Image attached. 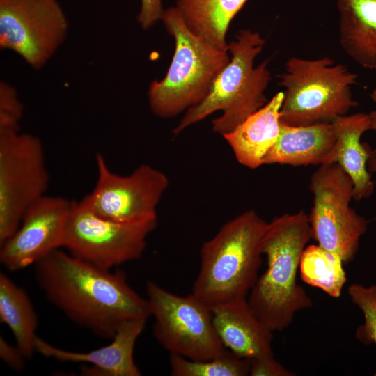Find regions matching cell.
<instances>
[{"label":"cell","mask_w":376,"mask_h":376,"mask_svg":"<svg viewBox=\"0 0 376 376\" xmlns=\"http://www.w3.org/2000/svg\"><path fill=\"white\" fill-rule=\"evenodd\" d=\"M33 265L47 300L97 336L111 340L125 321L151 316L148 299L130 286L120 270L97 267L58 249Z\"/></svg>","instance_id":"cell-1"},{"label":"cell","mask_w":376,"mask_h":376,"mask_svg":"<svg viewBox=\"0 0 376 376\" xmlns=\"http://www.w3.org/2000/svg\"><path fill=\"white\" fill-rule=\"evenodd\" d=\"M311 239L308 216L303 210L267 222L261 241L267 267L247 301L272 331L285 329L297 312L312 307L311 299L297 281L301 254Z\"/></svg>","instance_id":"cell-2"},{"label":"cell","mask_w":376,"mask_h":376,"mask_svg":"<svg viewBox=\"0 0 376 376\" xmlns=\"http://www.w3.org/2000/svg\"><path fill=\"white\" fill-rule=\"evenodd\" d=\"M267 224L253 210L225 223L201 249L191 294L210 308L246 298L258 277Z\"/></svg>","instance_id":"cell-3"},{"label":"cell","mask_w":376,"mask_h":376,"mask_svg":"<svg viewBox=\"0 0 376 376\" xmlns=\"http://www.w3.org/2000/svg\"><path fill=\"white\" fill-rule=\"evenodd\" d=\"M265 39L256 31L242 29L228 44L230 59L214 79L206 97L187 109L173 129L175 135L212 113L222 114L212 120V130L221 136L233 130L267 102L265 91L271 81L269 59L256 66Z\"/></svg>","instance_id":"cell-4"},{"label":"cell","mask_w":376,"mask_h":376,"mask_svg":"<svg viewBox=\"0 0 376 376\" xmlns=\"http://www.w3.org/2000/svg\"><path fill=\"white\" fill-rule=\"evenodd\" d=\"M161 21L174 39V53L164 78L150 84L148 97L151 111L169 118L200 103L230 56L194 34L175 6L164 9Z\"/></svg>","instance_id":"cell-5"},{"label":"cell","mask_w":376,"mask_h":376,"mask_svg":"<svg viewBox=\"0 0 376 376\" xmlns=\"http://www.w3.org/2000/svg\"><path fill=\"white\" fill-rule=\"evenodd\" d=\"M284 88L281 122L290 126L331 123L357 106L352 88L357 75L329 56H292L279 75Z\"/></svg>","instance_id":"cell-6"},{"label":"cell","mask_w":376,"mask_h":376,"mask_svg":"<svg viewBox=\"0 0 376 376\" xmlns=\"http://www.w3.org/2000/svg\"><path fill=\"white\" fill-rule=\"evenodd\" d=\"M146 291L155 319L152 334L170 354L207 361L226 352L214 328L211 308L191 293L178 295L153 281L146 283Z\"/></svg>","instance_id":"cell-7"},{"label":"cell","mask_w":376,"mask_h":376,"mask_svg":"<svg viewBox=\"0 0 376 376\" xmlns=\"http://www.w3.org/2000/svg\"><path fill=\"white\" fill-rule=\"evenodd\" d=\"M313 205L308 214L311 238L338 254L343 263L352 262L368 221L350 207L354 184L337 162L322 164L310 178Z\"/></svg>","instance_id":"cell-8"},{"label":"cell","mask_w":376,"mask_h":376,"mask_svg":"<svg viewBox=\"0 0 376 376\" xmlns=\"http://www.w3.org/2000/svg\"><path fill=\"white\" fill-rule=\"evenodd\" d=\"M49 180L39 138L21 132L0 134V246L16 232L29 207L45 196Z\"/></svg>","instance_id":"cell-9"},{"label":"cell","mask_w":376,"mask_h":376,"mask_svg":"<svg viewBox=\"0 0 376 376\" xmlns=\"http://www.w3.org/2000/svg\"><path fill=\"white\" fill-rule=\"evenodd\" d=\"M156 226L157 221L127 224L101 217L81 199L72 202L62 247L81 260L111 269L141 258Z\"/></svg>","instance_id":"cell-10"},{"label":"cell","mask_w":376,"mask_h":376,"mask_svg":"<svg viewBox=\"0 0 376 376\" xmlns=\"http://www.w3.org/2000/svg\"><path fill=\"white\" fill-rule=\"evenodd\" d=\"M97 178L82 200L98 216L127 224L157 221V207L169 186L161 171L141 164L127 175L113 173L104 156L95 155Z\"/></svg>","instance_id":"cell-11"},{"label":"cell","mask_w":376,"mask_h":376,"mask_svg":"<svg viewBox=\"0 0 376 376\" xmlns=\"http://www.w3.org/2000/svg\"><path fill=\"white\" fill-rule=\"evenodd\" d=\"M68 21L58 0H0V46L42 68L67 36Z\"/></svg>","instance_id":"cell-12"},{"label":"cell","mask_w":376,"mask_h":376,"mask_svg":"<svg viewBox=\"0 0 376 376\" xmlns=\"http://www.w3.org/2000/svg\"><path fill=\"white\" fill-rule=\"evenodd\" d=\"M72 202L45 195L30 206L16 232L0 246L1 263L8 270H20L62 247Z\"/></svg>","instance_id":"cell-13"},{"label":"cell","mask_w":376,"mask_h":376,"mask_svg":"<svg viewBox=\"0 0 376 376\" xmlns=\"http://www.w3.org/2000/svg\"><path fill=\"white\" fill-rule=\"evenodd\" d=\"M146 320L125 321L109 345L86 352L61 349L37 336L36 352L63 363H89L91 366L82 368L81 373L85 375L140 376L141 373L134 360V349Z\"/></svg>","instance_id":"cell-14"},{"label":"cell","mask_w":376,"mask_h":376,"mask_svg":"<svg viewBox=\"0 0 376 376\" xmlns=\"http://www.w3.org/2000/svg\"><path fill=\"white\" fill-rule=\"evenodd\" d=\"M211 310L219 338L235 355L250 360L274 356L273 331L254 313L247 298Z\"/></svg>","instance_id":"cell-15"},{"label":"cell","mask_w":376,"mask_h":376,"mask_svg":"<svg viewBox=\"0 0 376 376\" xmlns=\"http://www.w3.org/2000/svg\"><path fill=\"white\" fill-rule=\"evenodd\" d=\"M336 141L331 123L290 126L281 122L279 136L263 164L307 166L332 163Z\"/></svg>","instance_id":"cell-16"},{"label":"cell","mask_w":376,"mask_h":376,"mask_svg":"<svg viewBox=\"0 0 376 376\" xmlns=\"http://www.w3.org/2000/svg\"><path fill=\"white\" fill-rule=\"evenodd\" d=\"M283 100V91L276 93L263 107L222 136L242 166L255 169L263 164L264 157L280 134Z\"/></svg>","instance_id":"cell-17"},{"label":"cell","mask_w":376,"mask_h":376,"mask_svg":"<svg viewBox=\"0 0 376 376\" xmlns=\"http://www.w3.org/2000/svg\"><path fill=\"white\" fill-rule=\"evenodd\" d=\"M331 124L337 139L332 161L338 163L352 178L353 199L367 198L373 194L375 184L367 169L369 144L361 143V138L370 130L369 115L347 114L337 117Z\"/></svg>","instance_id":"cell-18"},{"label":"cell","mask_w":376,"mask_h":376,"mask_svg":"<svg viewBox=\"0 0 376 376\" xmlns=\"http://www.w3.org/2000/svg\"><path fill=\"white\" fill-rule=\"evenodd\" d=\"M339 43L363 68L376 70V0H336Z\"/></svg>","instance_id":"cell-19"},{"label":"cell","mask_w":376,"mask_h":376,"mask_svg":"<svg viewBox=\"0 0 376 376\" xmlns=\"http://www.w3.org/2000/svg\"><path fill=\"white\" fill-rule=\"evenodd\" d=\"M247 0H177L175 7L186 25L213 46L228 50L226 34Z\"/></svg>","instance_id":"cell-20"},{"label":"cell","mask_w":376,"mask_h":376,"mask_svg":"<svg viewBox=\"0 0 376 376\" xmlns=\"http://www.w3.org/2000/svg\"><path fill=\"white\" fill-rule=\"evenodd\" d=\"M0 320L11 330L26 358L32 357L36 352L37 313L25 290L3 272L0 274Z\"/></svg>","instance_id":"cell-21"},{"label":"cell","mask_w":376,"mask_h":376,"mask_svg":"<svg viewBox=\"0 0 376 376\" xmlns=\"http://www.w3.org/2000/svg\"><path fill=\"white\" fill-rule=\"evenodd\" d=\"M343 261L336 253L318 244L307 246L301 257L299 272L302 281L328 295L338 298L347 281Z\"/></svg>","instance_id":"cell-22"},{"label":"cell","mask_w":376,"mask_h":376,"mask_svg":"<svg viewBox=\"0 0 376 376\" xmlns=\"http://www.w3.org/2000/svg\"><path fill=\"white\" fill-rule=\"evenodd\" d=\"M250 363V359L228 351L207 361H193L171 354L169 357L171 375L173 376H246L249 375Z\"/></svg>","instance_id":"cell-23"},{"label":"cell","mask_w":376,"mask_h":376,"mask_svg":"<svg viewBox=\"0 0 376 376\" xmlns=\"http://www.w3.org/2000/svg\"><path fill=\"white\" fill-rule=\"evenodd\" d=\"M347 292L352 303L362 311L364 322L357 327L356 338L366 345H376V284L364 286L353 283ZM376 376V370L374 373Z\"/></svg>","instance_id":"cell-24"},{"label":"cell","mask_w":376,"mask_h":376,"mask_svg":"<svg viewBox=\"0 0 376 376\" xmlns=\"http://www.w3.org/2000/svg\"><path fill=\"white\" fill-rule=\"evenodd\" d=\"M24 107L15 88L5 81L0 84V134L19 131Z\"/></svg>","instance_id":"cell-25"},{"label":"cell","mask_w":376,"mask_h":376,"mask_svg":"<svg viewBox=\"0 0 376 376\" xmlns=\"http://www.w3.org/2000/svg\"><path fill=\"white\" fill-rule=\"evenodd\" d=\"M249 375L294 376L295 373L285 368L272 356L251 359Z\"/></svg>","instance_id":"cell-26"},{"label":"cell","mask_w":376,"mask_h":376,"mask_svg":"<svg viewBox=\"0 0 376 376\" xmlns=\"http://www.w3.org/2000/svg\"><path fill=\"white\" fill-rule=\"evenodd\" d=\"M164 9L162 0H141L137 21L143 29H148L161 20Z\"/></svg>","instance_id":"cell-27"},{"label":"cell","mask_w":376,"mask_h":376,"mask_svg":"<svg viewBox=\"0 0 376 376\" xmlns=\"http://www.w3.org/2000/svg\"><path fill=\"white\" fill-rule=\"evenodd\" d=\"M0 357L10 368L21 371L24 368L26 357L16 345H12L0 336Z\"/></svg>","instance_id":"cell-28"},{"label":"cell","mask_w":376,"mask_h":376,"mask_svg":"<svg viewBox=\"0 0 376 376\" xmlns=\"http://www.w3.org/2000/svg\"><path fill=\"white\" fill-rule=\"evenodd\" d=\"M367 169L370 173L376 172V148L372 149L370 146H368Z\"/></svg>","instance_id":"cell-29"},{"label":"cell","mask_w":376,"mask_h":376,"mask_svg":"<svg viewBox=\"0 0 376 376\" xmlns=\"http://www.w3.org/2000/svg\"><path fill=\"white\" fill-rule=\"evenodd\" d=\"M370 97L376 103V88L371 92ZM368 115L370 120V130L376 131V110L370 111Z\"/></svg>","instance_id":"cell-30"}]
</instances>
